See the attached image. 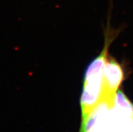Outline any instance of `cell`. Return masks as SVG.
<instances>
[{
  "label": "cell",
  "mask_w": 133,
  "mask_h": 132,
  "mask_svg": "<svg viewBox=\"0 0 133 132\" xmlns=\"http://www.w3.org/2000/svg\"><path fill=\"white\" fill-rule=\"evenodd\" d=\"M80 132H133V105L121 92L82 119Z\"/></svg>",
  "instance_id": "1"
},
{
  "label": "cell",
  "mask_w": 133,
  "mask_h": 132,
  "mask_svg": "<svg viewBox=\"0 0 133 132\" xmlns=\"http://www.w3.org/2000/svg\"><path fill=\"white\" fill-rule=\"evenodd\" d=\"M107 45L102 53L88 67L84 81L83 90L80 99L82 119H84L103 102L110 101L105 93L103 71L107 59Z\"/></svg>",
  "instance_id": "2"
},
{
  "label": "cell",
  "mask_w": 133,
  "mask_h": 132,
  "mask_svg": "<svg viewBox=\"0 0 133 132\" xmlns=\"http://www.w3.org/2000/svg\"><path fill=\"white\" fill-rule=\"evenodd\" d=\"M103 78L106 94L109 98L116 97L117 90L123 79L120 66L114 60L106 59L103 71Z\"/></svg>",
  "instance_id": "3"
}]
</instances>
